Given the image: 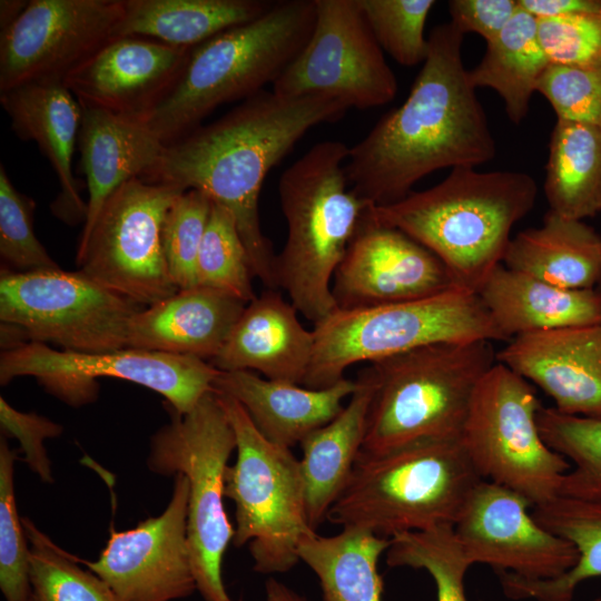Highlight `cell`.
Returning a JSON list of instances; mask_svg holds the SVG:
<instances>
[{"instance_id":"obj_1","label":"cell","mask_w":601,"mask_h":601,"mask_svg":"<svg viewBox=\"0 0 601 601\" xmlns=\"http://www.w3.org/2000/svg\"><path fill=\"white\" fill-rule=\"evenodd\" d=\"M463 38L451 21L434 27L405 101L349 148L346 177L366 203H397L435 170L475 168L495 156L487 117L464 66Z\"/></svg>"},{"instance_id":"obj_2","label":"cell","mask_w":601,"mask_h":601,"mask_svg":"<svg viewBox=\"0 0 601 601\" xmlns=\"http://www.w3.org/2000/svg\"><path fill=\"white\" fill-rule=\"evenodd\" d=\"M351 109L327 95L286 97L263 90L219 119L166 145L141 179L198 190L235 218L254 277L278 289L276 254L264 235L258 201L265 178L313 127L336 121Z\"/></svg>"},{"instance_id":"obj_3","label":"cell","mask_w":601,"mask_h":601,"mask_svg":"<svg viewBox=\"0 0 601 601\" xmlns=\"http://www.w3.org/2000/svg\"><path fill=\"white\" fill-rule=\"evenodd\" d=\"M536 196L526 173L457 167L437 185L373 205L372 211L437 256L456 287L477 294L502 264L513 226L533 209Z\"/></svg>"},{"instance_id":"obj_4","label":"cell","mask_w":601,"mask_h":601,"mask_svg":"<svg viewBox=\"0 0 601 601\" xmlns=\"http://www.w3.org/2000/svg\"><path fill=\"white\" fill-rule=\"evenodd\" d=\"M315 0H279L264 14L193 48L169 93L136 121L165 146L199 126L216 108L274 85L307 42Z\"/></svg>"},{"instance_id":"obj_5","label":"cell","mask_w":601,"mask_h":601,"mask_svg":"<svg viewBox=\"0 0 601 601\" xmlns=\"http://www.w3.org/2000/svg\"><path fill=\"white\" fill-rule=\"evenodd\" d=\"M348 152L342 141L315 144L278 181L287 235L276 255L277 287L314 324L337 309L333 277L371 205L349 187Z\"/></svg>"},{"instance_id":"obj_6","label":"cell","mask_w":601,"mask_h":601,"mask_svg":"<svg viewBox=\"0 0 601 601\" xmlns=\"http://www.w3.org/2000/svg\"><path fill=\"white\" fill-rule=\"evenodd\" d=\"M482 479L460 439L428 440L386 452H359L326 520L377 536L453 524Z\"/></svg>"},{"instance_id":"obj_7","label":"cell","mask_w":601,"mask_h":601,"mask_svg":"<svg viewBox=\"0 0 601 601\" xmlns=\"http://www.w3.org/2000/svg\"><path fill=\"white\" fill-rule=\"evenodd\" d=\"M495 363L491 341L437 343L370 363L374 392L361 452L460 439L474 392Z\"/></svg>"},{"instance_id":"obj_8","label":"cell","mask_w":601,"mask_h":601,"mask_svg":"<svg viewBox=\"0 0 601 601\" xmlns=\"http://www.w3.org/2000/svg\"><path fill=\"white\" fill-rule=\"evenodd\" d=\"M303 385L326 388L352 365L437 343L504 341L479 295L459 287L413 300L335 309L314 324Z\"/></svg>"},{"instance_id":"obj_9","label":"cell","mask_w":601,"mask_h":601,"mask_svg":"<svg viewBox=\"0 0 601 601\" xmlns=\"http://www.w3.org/2000/svg\"><path fill=\"white\" fill-rule=\"evenodd\" d=\"M216 394L236 437V461L224 483V495L235 505L233 543L248 545L256 572H287L299 561L300 542L316 533L307 518L299 460L267 440L239 402Z\"/></svg>"},{"instance_id":"obj_10","label":"cell","mask_w":601,"mask_h":601,"mask_svg":"<svg viewBox=\"0 0 601 601\" xmlns=\"http://www.w3.org/2000/svg\"><path fill=\"white\" fill-rule=\"evenodd\" d=\"M235 450L234 430L215 391L185 414L171 410L170 422L150 439L148 469L188 480L187 534L197 591L205 601H242L230 598L221 574L234 538L224 508V483Z\"/></svg>"},{"instance_id":"obj_11","label":"cell","mask_w":601,"mask_h":601,"mask_svg":"<svg viewBox=\"0 0 601 601\" xmlns=\"http://www.w3.org/2000/svg\"><path fill=\"white\" fill-rule=\"evenodd\" d=\"M140 308L80 270L1 269L4 349L29 342L77 353L124 349L128 323Z\"/></svg>"},{"instance_id":"obj_12","label":"cell","mask_w":601,"mask_h":601,"mask_svg":"<svg viewBox=\"0 0 601 601\" xmlns=\"http://www.w3.org/2000/svg\"><path fill=\"white\" fill-rule=\"evenodd\" d=\"M541 406L531 383L496 362L474 392L460 436L482 480L521 494L532 506L556 497L571 469L540 434Z\"/></svg>"},{"instance_id":"obj_13","label":"cell","mask_w":601,"mask_h":601,"mask_svg":"<svg viewBox=\"0 0 601 601\" xmlns=\"http://www.w3.org/2000/svg\"><path fill=\"white\" fill-rule=\"evenodd\" d=\"M219 372L210 362L195 356L135 348L77 353L29 342L4 349L0 356L1 385L33 376L58 398L79 406L95 400L97 378L111 377L159 393L179 414L191 411L214 391Z\"/></svg>"},{"instance_id":"obj_14","label":"cell","mask_w":601,"mask_h":601,"mask_svg":"<svg viewBox=\"0 0 601 601\" xmlns=\"http://www.w3.org/2000/svg\"><path fill=\"white\" fill-rule=\"evenodd\" d=\"M185 191L134 178L106 201L88 235L79 240V270L138 306L161 302L178 288L164 255L166 214Z\"/></svg>"},{"instance_id":"obj_15","label":"cell","mask_w":601,"mask_h":601,"mask_svg":"<svg viewBox=\"0 0 601 601\" xmlns=\"http://www.w3.org/2000/svg\"><path fill=\"white\" fill-rule=\"evenodd\" d=\"M315 10L307 42L273 91L286 97L327 95L357 109L391 102L397 80L358 0H315Z\"/></svg>"},{"instance_id":"obj_16","label":"cell","mask_w":601,"mask_h":601,"mask_svg":"<svg viewBox=\"0 0 601 601\" xmlns=\"http://www.w3.org/2000/svg\"><path fill=\"white\" fill-rule=\"evenodd\" d=\"M122 0H31L0 33V92L63 81L109 40Z\"/></svg>"},{"instance_id":"obj_17","label":"cell","mask_w":601,"mask_h":601,"mask_svg":"<svg viewBox=\"0 0 601 601\" xmlns=\"http://www.w3.org/2000/svg\"><path fill=\"white\" fill-rule=\"evenodd\" d=\"M188 480L174 476L173 493L164 512L117 531L96 561L80 560L110 588L118 601H174L196 590L187 534Z\"/></svg>"},{"instance_id":"obj_18","label":"cell","mask_w":601,"mask_h":601,"mask_svg":"<svg viewBox=\"0 0 601 601\" xmlns=\"http://www.w3.org/2000/svg\"><path fill=\"white\" fill-rule=\"evenodd\" d=\"M521 494L481 480L454 523L455 534L473 564L526 579H554L574 566L579 553L565 539L533 518Z\"/></svg>"},{"instance_id":"obj_19","label":"cell","mask_w":601,"mask_h":601,"mask_svg":"<svg viewBox=\"0 0 601 601\" xmlns=\"http://www.w3.org/2000/svg\"><path fill=\"white\" fill-rule=\"evenodd\" d=\"M365 210L332 283L337 309L428 297L456 287L442 260Z\"/></svg>"},{"instance_id":"obj_20","label":"cell","mask_w":601,"mask_h":601,"mask_svg":"<svg viewBox=\"0 0 601 601\" xmlns=\"http://www.w3.org/2000/svg\"><path fill=\"white\" fill-rule=\"evenodd\" d=\"M191 49L141 37H116L73 69L63 85L82 107L136 120L178 81Z\"/></svg>"},{"instance_id":"obj_21","label":"cell","mask_w":601,"mask_h":601,"mask_svg":"<svg viewBox=\"0 0 601 601\" xmlns=\"http://www.w3.org/2000/svg\"><path fill=\"white\" fill-rule=\"evenodd\" d=\"M496 362L539 386L559 412L601 418V321L519 335Z\"/></svg>"},{"instance_id":"obj_22","label":"cell","mask_w":601,"mask_h":601,"mask_svg":"<svg viewBox=\"0 0 601 601\" xmlns=\"http://www.w3.org/2000/svg\"><path fill=\"white\" fill-rule=\"evenodd\" d=\"M277 289L249 302L210 363L221 372L257 371L268 380L303 385L314 351V333Z\"/></svg>"},{"instance_id":"obj_23","label":"cell","mask_w":601,"mask_h":601,"mask_svg":"<svg viewBox=\"0 0 601 601\" xmlns=\"http://www.w3.org/2000/svg\"><path fill=\"white\" fill-rule=\"evenodd\" d=\"M11 128L22 140L35 141L52 166L60 194L52 211L67 223L85 221L87 203L73 176L72 157L78 144L82 107L62 81L20 86L0 92Z\"/></svg>"},{"instance_id":"obj_24","label":"cell","mask_w":601,"mask_h":601,"mask_svg":"<svg viewBox=\"0 0 601 601\" xmlns=\"http://www.w3.org/2000/svg\"><path fill=\"white\" fill-rule=\"evenodd\" d=\"M246 305L213 288L197 286L178 290L132 315L128 323L126 348L211 361Z\"/></svg>"},{"instance_id":"obj_25","label":"cell","mask_w":601,"mask_h":601,"mask_svg":"<svg viewBox=\"0 0 601 601\" xmlns=\"http://www.w3.org/2000/svg\"><path fill=\"white\" fill-rule=\"evenodd\" d=\"M213 387L239 402L267 440L292 449L341 413L357 382L344 377L315 390L262 378L250 371H220Z\"/></svg>"},{"instance_id":"obj_26","label":"cell","mask_w":601,"mask_h":601,"mask_svg":"<svg viewBox=\"0 0 601 601\" xmlns=\"http://www.w3.org/2000/svg\"><path fill=\"white\" fill-rule=\"evenodd\" d=\"M77 145L88 189L82 239L110 196L150 171L166 146L140 122L90 107H82Z\"/></svg>"},{"instance_id":"obj_27","label":"cell","mask_w":601,"mask_h":601,"mask_svg":"<svg viewBox=\"0 0 601 601\" xmlns=\"http://www.w3.org/2000/svg\"><path fill=\"white\" fill-rule=\"evenodd\" d=\"M504 339L601 321V292L571 289L496 266L477 292Z\"/></svg>"},{"instance_id":"obj_28","label":"cell","mask_w":601,"mask_h":601,"mask_svg":"<svg viewBox=\"0 0 601 601\" xmlns=\"http://www.w3.org/2000/svg\"><path fill=\"white\" fill-rule=\"evenodd\" d=\"M356 382L341 413L300 442L306 511L315 531L346 486L364 442L374 392L367 367L358 373Z\"/></svg>"},{"instance_id":"obj_29","label":"cell","mask_w":601,"mask_h":601,"mask_svg":"<svg viewBox=\"0 0 601 601\" xmlns=\"http://www.w3.org/2000/svg\"><path fill=\"white\" fill-rule=\"evenodd\" d=\"M502 264L563 288H597L601 277V236L582 220L549 210L541 226L511 238Z\"/></svg>"},{"instance_id":"obj_30","label":"cell","mask_w":601,"mask_h":601,"mask_svg":"<svg viewBox=\"0 0 601 601\" xmlns=\"http://www.w3.org/2000/svg\"><path fill=\"white\" fill-rule=\"evenodd\" d=\"M272 0H122L116 37H141L193 49L267 12Z\"/></svg>"},{"instance_id":"obj_31","label":"cell","mask_w":601,"mask_h":601,"mask_svg":"<svg viewBox=\"0 0 601 601\" xmlns=\"http://www.w3.org/2000/svg\"><path fill=\"white\" fill-rule=\"evenodd\" d=\"M532 515L548 531L571 542L578 561L562 575L546 580L499 571L503 592L514 600L571 601L581 582L601 577V501L558 495L533 506Z\"/></svg>"},{"instance_id":"obj_32","label":"cell","mask_w":601,"mask_h":601,"mask_svg":"<svg viewBox=\"0 0 601 601\" xmlns=\"http://www.w3.org/2000/svg\"><path fill=\"white\" fill-rule=\"evenodd\" d=\"M544 194L549 210L583 220L601 211V127L558 119L550 136Z\"/></svg>"},{"instance_id":"obj_33","label":"cell","mask_w":601,"mask_h":601,"mask_svg":"<svg viewBox=\"0 0 601 601\" xmlns=\"http://www.w3.org/2000/svg\"><path fill=\"white\" fill-rule=\"evenodd\" d=\"M549 65L539 39L538 20L519 6L500 35L486 42L483 58L469 70V79L475 89L496 91L506 116L518 125L525 119L532 95Z\"/></svg>"},{"instance_id":"obj_34","label":"cell","mask_w":601,"mask_h":601,"mask_svg":"<svg viewBox=\"0 0 601 601\" xmlns=\"http://www.w3.org/2000/svg\"><path fill=\"white\" fill-rule=\"evenodd\" d=\"M391 539L356 528H342L335 535L317 532L298 546L299 561L317 577L322 601H382L380 556Z\"/></svg>"},{"instance_id":"obj_35","label":"cell","mask_w":601,"mask_h":601,"mask_svg":"<svg viewBox=\"0 0 601 601\" xmlns=\"http://www.w3.org/2000/svg\"><path fill=\"white\" fill-rule=\"evenodd\" d=\"M538 426L546 445L571 462L559 495L601 501V418L541 406Z\"/></svg>"},{"instance_id":"obj_36","label":"cell","mask_w":601,"mask_h":601,"mask_svg":"<svg viewBox=\"0 0 601 601\" xmlns=\"http://www.w3.org/2000/svg\"><path fill=\"white\" fill-rule=\"evenodd\" d=\"M30 549V601H118L79 558L62 550L28 516H22Z\"/></svg>"},{"instance_id":"obj_37","label":"cell","mask_w":601,"mask_h":601,"mask_svg":"<svg viewBox=\"0 0 601 601\" xmlns=\"http://www.w3.org/2000/svg\"><path fill=\"white\" fill-rule=\"evenodd\" d=\"M385 561L392 568L410 566L427 571L435 582L437 601H467L464 580L472 563L453 524H440L392 538Z\"/></svg>"},{"instance_id":"obj_38","label":"cell","mask_w":601,"mask_h":601,"mask_svg":"<svg viewBox=\"0 0 601 601\" xmlns=\"http://www.w3.org/2000/svg\"><path fill=\"white\" fill-rule=\"evenodd\" d=\"M197 286L229 294L248 304L256 295L250 260L234 216L213 203L197 259Z\"/></svg>"},{"instance_id":"obj_39","label":"cell","mask_w":601,"mask_h":601,"mask_svg":"<svg viewBox=\"0 0 601 601\" xmlns=\"http://www.w3.org/2000/svg\"><path fill=\"white\" fill-rule=\"evenodd\" d=\"M17 453L0 440V590L6 601H30V549L14 491Z\"/></svg>"},{"instance_id":"obj_40","label":"cell","mask_w":601,"mask_h":601,"mask_svg":"<svg viewBox=\"0 0 601 601\" xmlns=\"http://www.w3.org/2000/svg\"><path fill=\"white\" fill-rule=\"evenodd\" d=\"M358 3L383 51L405 67L425 61L428 40L424 29L434 0H358Z\"/></svg>"},{"instance_id":"obj_41","label":"cell","mask_w":601,"mask_h":601,"mask_svg":"<svg viewBox=\"0 0 601 601\" xmlns=\"http://www.w3.org/2000/svg\"><path fill=\"white\" fill-rule=\"evenodd\" d=\"M213 201L198 190L180 194L168 209L161 243L170 278L178 290L197 287V259Z\"/></svg>"},{"instance_id":"obj_42","label":"cell","mask_w":601,"mask_h":601,"mask_svg":"<svg viewBox=\"0 0 601 601\" xmlns=\"http://www.w3.org/2000/svg\"><path fill=\"white\" fill-rule=\"evenodd\" d=\"M33 200L21 194L0 165V256L12 272L60 268L33 230Z\"/></svg>"},{"instance_id":"obj_43","label":"cell","mask_w":601,"mask_h":601,"mask_svg":"<svg viewBox=\"0 0 601 601\" xmlns=\"http://www.w3.org/2000/svg\"><path fill=\"white\" fill-rule=\"evenodd\" d=\"M536 91L546 98L558 119L601 127V63H550Z\"/></svg>"},{"instance_id":"obj_44","label":"cell","mask_w":601,"mask_h":601,"mask_svg":"<svg viewBox=\"0 0 601 601\" xmlns=\"http://www.w3.org/2000/svg\"><path fill=\"white\" fill-rule=\"evenodd\" d=\"M536 20L539 39L550 63H601V10Z\"/></svg>"},{"instance_id":"obj_45","label":"cell","mask_w":601,"mask_h":601,"mask_svg":"<svg viewBox=\"0 0 601 601\" xmlns=\"http://www.w3.org/2000/svg\"><path fill=\"white\" fill-rule=\"evenodd\" d=\"M2 435L16 437L23 453V462L41 481H53L51 462L43 442L62 433V426L36 413H23L0 397Z\"/></svg>"},{"instance_id":"obj_46","label":"cell","mask_w":601,"mask_h":601,"mask_svg":"<svg viewBox=\"0 0 601 601\" xmlns=\"http://www.w3.org/2000/svg\"><path fill=\"white\" fill-rule=\"evenodd\" d=\"M451 22L463 33L473 32L485 42L504 29L519 8L518 0H451Z\"/></svg>"},{"instance_id":"obj_47","label":"cell","mask_w":601,"mask_h":601,"mask_svg":"<svg viewBox=\"0 0 601 601\" xmlns=\"http://www.w3.org/2000/svg\"><path fill=\"white\" fill-rule=\"evenodd\" d=\"M535 19L559 18L601 10V0H518Z\"/></svg>"},{"instance_id":"obj_48","label":"cell","mask_w":601,"mask_h":601,"mask_svg":"<svg viewBox=\"0 0 601 601\" xmlns=\"http://www.w3.org/2000/svg\"><path fill=\"white\" fill-rule=\"evenodd\" d=\"M266 601H308L283 582L269 578L265 582Z\"/></svg>"},{"instance_id":"obj_49","label":"cell","mask_w":601,"mask_h":601,"mask_svg":"<svg viewBox=\"0 0 601 601\" xmlns=\"http://www.w3.org/2000/svg\"><path fill=\"white\" fill-rule=\"evenodd\" d=\"M28 1L1 0L0 1V26L1 30L8 28L23 11Z\"/></svg>"},{"instance_id":"obj_50","label":"cell","mask_w":601,"mask_h":601,"mask_svg":"<svg viewBox=\"0 0 601 601\" xmlns=\"http://www.w3.org/2000/svg\"><path fill=\"white\" fill-rule=\"evenodd\" d=\"M597 288L601 292V277H600V280H599V284H598Z\"/></svg>"},{"instance_id":"obj_51","label":"cell","mask_w":601,"mask_h":601,"mask_svg":"<svg viewBox=\"0 0 601 601\" xmlns=\"http://www.w3.org/2000/svg\"><path fill=\"white\" fill-rule=\"evenodd\" d=\"M594 601H601V595L594 599Z\"/></svg>"}]
</instances>
